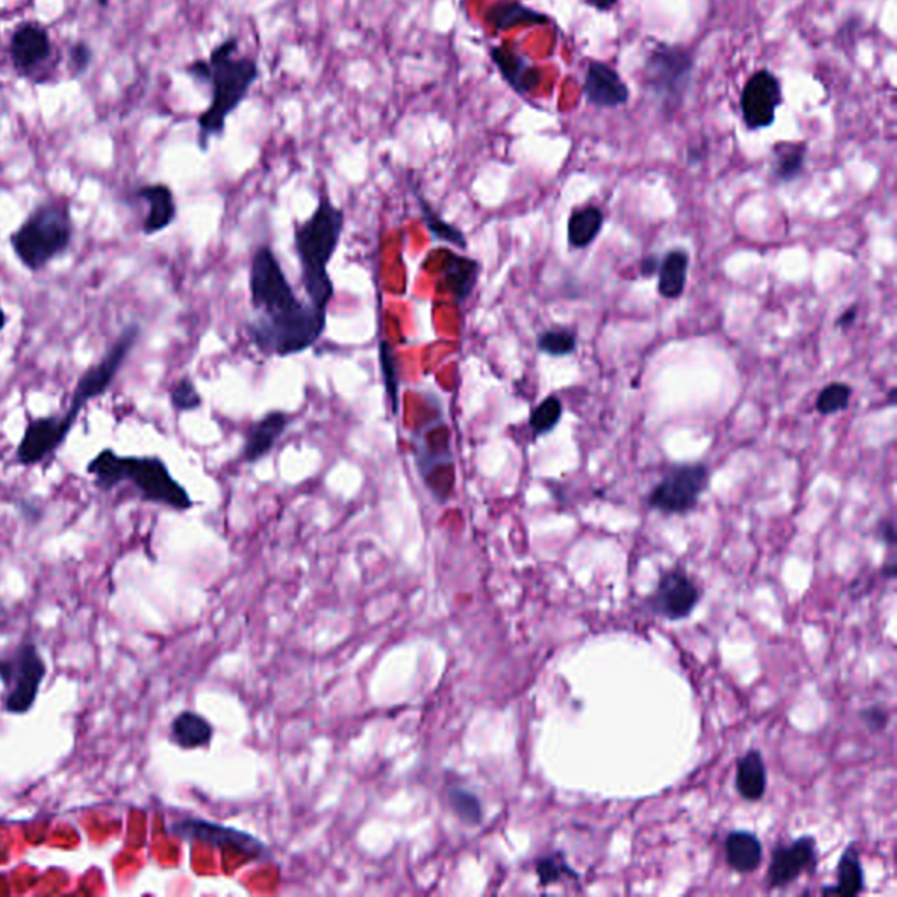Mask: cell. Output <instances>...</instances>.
I'll return each instance as SVG.
<instances>
[{
	"mask_svg": "<svg viewBox=\"0 0 897 897\" xmlns=\"http://www.w3.org/2000/svg\"><path fill=\"white\" fill-rule=\"evenodd\" d=\"M247 284L253 317L246 322V334L258 351L288 358L319 343L328 313L299 299L272 247H256Z\"/></svg>",
	"mask_w": 897,
	"mask_h": 897,
	"instance_id": "cell-1",
	"label": "cell"
},
{
	"mask_svg": "<svg viewBox=\"0 0 897 897\" xmlns=\"http://www.w3.org/2000/svg\"><path fill=\"white\" fill-rule=\"evenodd\" d=\"M141 332L143 329L139 323H131L123 328L122 334L117 335L105 355L79 375L72 396H70L69 407L64 414L29 419L25 431L18 444L16 452H14L20 467H37V464H46L55 460V455L66 444L82 408L91 404L93 400L102 399L113 388L120 370L123 369V365L128 360L135 344L139 340Z\"/></svg>",
	"mask_w": 897,
	"mask_h": 897,
	"instance_id": "cell-2",
	"label": "cell"
},
{
	"mask_svg": "<svg viewBox=\"0 0 897 897\" xmlns=\"http://www.w3.org/2000/svg\"><path fill=\"white\" fill-rule=\"evenodd\" d=\"M187 75L197 85H204L211 93V102L197 120L199 146L208 152L211 141L222 137L228 117L246 102L253 87L260 78L256 58L240 53V40L228 35L216 44L208 58H197L187 67Z\"/></svg>",
	"mask_w": 897,
	"mask_h": 897,
	"instance_id": "cell-3",
	"label": "cell"
},
{
	"mask_svg": "<svg viewBox=\"0 0 897 897\" xmlns=\"http://www.w3.org/2000/svg\"><path fill=\"white\" fill-rule=\"evenodd\" d=\"M93 486L102 493H113L131 486L141 502L153 503L176 512L193 508V498L169 467L158 456H122L111 447L97 452L87 464Z\"/></svg>",
	"mask_w": 897,
	"mask_h": 897,
	"instance_id": "cell-4",
	"label": "cell"
},
{
	"mask_svg": "<svg viewBox=\"0 0 897 897\" xmlns=\"http://www.w3.org/2000/svg\"><path fill=\"white\" fill-rule=\"evenodd\" d=\"M344 226L346 213L334 204L328 193H322L311 216L295 223L293 232L300 282L309 304L323 313H328L335 296L334 279L329 276L328 267L343 240Z\"/></svg>",
	"mask_w": 897,
	"mask_h": 897,
	"instance_id": "cell-5",
	"label": "cell"
},
{
	"mask_svg": "<svg viewBox=\"0 0 897 897\" xmlns=\"http://www.w3.org/2000/svg\"><path fill=\"white\" fill-rule=\"evenodd\" d=\"M75 237L76 225L69 204L46 200L9 235V246L23 269L40 273L69 251Z\"/></svg>",
	"mask_w": 897,
	"mask_h": 897,
	"instance_id": "cell-6",
	"label": "cell"
},
{
	"mask_svg": "<svg viewBox=\"0 0 897 897\" xmlns=\"http://www.w3.org/2000/svg\"><path fill=\"white\" fill-rule=\"evenodd\" d=\"M694 75V58L687 49L658 43L643 64L642 87L663 113L682 108Z\"/></svg>",
	"mask_w": 897,
	"mask_h": 897,
	"instance_id": "cell-7",
	"label": "cell"
},
{
	"mask_svg": "<svg viewBox=\"0 0 897 897\" xmlns=\"http://www.w3.org/2000/svg\"><path fill=\"white\" fill-rule=\"evenodd\" d=\"M48 664L32 638H25L9 658H0V682L4 694L0 705L5 714L25 716L34 708Z\"/></svg>",
	"mask_w": 897,
	"mask_h": 897,
	"instance_id": "cell-8",
	"label": "cell"
},
{
	"mask_svg": "<svg viewBox=\"0 0 897 897\" xmlns=\"http://www.w3.org/2000/svg\"><path fill=\"white\" fill-rule=\"evenodd\" d=\"M167 832L179 840L200 841V843L216 846V849L234 850L237 854L246 855L251 861H269L272 857L269 846L265 845L260 838L225 826V823L187 817V819L170 822Z\"/></svg>",
	"mask_w": 897,
	"mask_h": 897,
	"instance_id": "cell-9",
	"label": "cell"
},
{
	"mask_svg": "<svg viewBox=\"0 0 897 897\" xmlns=\"http://www.w3.org/2000/svg\"><path fill=\"white\" fill-rule=\"evenodd\" d=\"M707 486L708 470L705 464H681L670 470L652 490L649 505L668 516L687 514L698 505Z\"/></svg>",
	"mask_w": 897,
	"mask_h": 897,
	"instance_id": "cell-10",
	"label": "cell"
},
{
	"mask_svg": "<svg viewBox=\"0 0 897 897\" xmlns=\"http://www.w3.org/2000/svg\"><path fill=\"white\" fill-rule=\"evenodd\" d=\"M784 102L781 79L770 69L755 70L740 93L741 120L749 131H764L775 123L776 111Z\"/></svg>",
	"mask_w": 897,
	"mask_h": 897,
	"instance_id": "cell-11",
	"label": "cell"
},
{
	"mask_svg": "<svg viewBox=\"0 0 897 897\" xmlns=\"http://www.w3.org/2000/svg\"><path fill=\"white\" fill-rule=\"evenodd\" d=\"M698 602V585L684 572L672 570L661 576L654 594L649 598V607L658 616L681 620L693 614Z\"/></svg>",
	"mask_w": 897,
	"mask_h": 897,
	"instance_id": "cell-12",
	"label": "cell"
},
{
	"mask_svg": "<svg viewBox=\"0 0 897 897\" xmlns=\"http://www.w3.org/2000/svg\"><path fill=\"white\" fill-rule=\"evenodd\" d=\"M816 866L817 845L814 838H799L791 845L778 846L773 852L772 864L767 870V887L770 889L787 887L805 873L814 872Z\"/></svg>",
	"mask_w": 897,
	"mask_h": 897,
	"instance_id": "cell-13",
	"label": "cell"
},
{
	"mask_svg": "<svg viewBox=\"0 0 897 897\" xmlns=\"http://www.w3.org/2000/svg\"><path fill=\"white\" fill-rule=\"evenodd\" d=\"M291 425V414L284 411H269L247 426L244 435L240 460L247 464L260 463L265 460L279 440L284 437Z\"/></svg>",
	"mask_w": 897,
	"mask_h": 897,
	"instance_id": "cell-14",
	"label": "cell"
},
{
	"mask_svg": "<svg viewBox=\"0 0 897 897\" xmlns=\"http://www.w3.org/2000/svg\"><path fill=\"white\" fill-rule=\"evenodd\" d=\"M582 91L585 102L596 109H617L629 102L628 85L605 61L591 60L587 64Z\"/></svg>",
	"mask_w": 897,
	"mask_h": 897,
	"instance_id": "cell-15",
	"label": "cell"
},
{
	"mask_svg": "<svg viewBox=\"0 0 897 897\" xmlns=\"http://www.w3.org/2000/svg\"><path fill=\"white\" fill-rule=\"evenodd\" d=\"M132 199L141 200L148 208L143 225H141V232L148 237L167 231L178 217V202L173 197L172 188L167 187L164 182H153V184L135 188L132 191Z\"/></svg>",
	"mask_w": 897,
	"mask_h": 897,
	"instance_id": "cell-16",
	"label": "cell"
},
{
	"mask_svg": "<svg viewBox=\"0 0 897 897\" xmlns=\"http://www.w3.org/2000/svg\"><path fill=\"white\" fill-rule=\"evenodd\" d=\"M490 58L503 81L507 82L511 90L516 91L517 96H529L542 78L540 69H537L525 55H520L507 44L491 46Z\"/></svg>",
	"mask_w": 897,
	"mask_h": 897,
	"instance_id": "cell-17",
	"label": "cell"
},
{
	"mask_svg": "<svg viewBox=\"0 0 897 897\" xmlns=\"http://www.w3.org/2000/svg\"><path fill=\"white\" fill-rule=\"evenodd\" d=\"M11 57L20 70H35L52 57L48 32L35 23H23L11 41Z\"/></svg>",
	"mask_w": 897,
	"mask_h": 897,
	"instance_id": "cell-18",
	"label": "cell"
},
{
	"mask_svg": "<svg viewBox=\"0 0 897 897\" xmlns=\"http://www.w3.org/2000/svg\"><path fill=\"white\" fill-rule=\"evenodd\" d=\"M446 260H444V284L447 291L451 293L458 307H463L469 302L470 296L473 295V290L478 287L479 278H481L482 265L481 261L470 256L460 255V253L444 251Z\"/></svg>",
	"mask_w": 897,
	"mask_h": 897,
	"instance_id": "cell-19",
	"label": "cell"
},
{
	"mask_svg": "<svg viewBox=\"0 0 897 897\" xmlns=\"http://www.w3.org/2000/svg\"><path fill=\"white\" fill-rule=\"evenodd\" d=\"M169 738L173 745L182 750L205 749L213 741L214 728L204 716L184 710L172 720Z\"/></svg>",
	"mask_w": 897,
	"mask_h": 897,
	"instance_id": "cell-20",
	"label": "cell"
},
{
	"mask_svg": "<svg viewBox=\"0 0 897 897\" xmlns=\"http://www.w3.org/2000/svg\"><path fill=\"white\" fill-rule=\"evenodd\" d=\"M486 22L496 32H507L517 26H540L551 22L547 14L523 4L520 0H500L491 5Z\"/></svg>",
	"mask_w": 897,
	"mask_h": 897,
	"instance_id": "cell-21",
	"label": "cell"
},
{
	"mask_svg": "<svg viewBox=\"0 0 897 897\" xmlns=\"http://www.w3.org/2000/svg\"><path fill=\"white\" fill-rule=\"evenodd\" d=\"M726 861L738 873H752L763 863V845L754 832H729L725 843Z\"/></svg>",
	"mask_w": 897,
	"mask_h": 897,
	"instance_id": "cell-22",
	"label": "cell"
},
{
	"mask_svg": "<svg viewBox=\"0 0 897 897\" xmlns=\"http://www.w3.org/2000/svg\"><path fill=\"white\" fill-rule=\"evenodd\" d=\"M767 773L759 750H749L737 764V791L747 801H759L766 794Z\"/></svg>",
	"mask_w": 897,
	"mask_h": 897,
	"instance_id": "cell-23",
	"label": "cell"
},
{
	"mask_svg": "<svg viewBox=\"0 0 897 897\" xmlns=\"http://www.w3.org/2000/svg\"><path fill=\"white\" fill-rule=\"evenodd\" d=\"M412 191H414V195H416L421 220H423L426 228H428L431 239H434L435 243L449 244V246L464 251V249L469 247V240H467V235L463 234L460 226L446 222L442 214L438 213L437 209L429 204V200H426V197L423 195L417 188H414Z\"/></svg>",
	"mask_w": 897,
	"mask_h": 897,
	"instance_id": "cell-24",
	"label": "cell"
},
{
	"mask_svg": "<svg viewBox=\"0 0 897 897\" xmlns=\"http://www.w3.org/2000/svg\"><path fill=\"white\" fill-rule=\"evenodd\" d=\"M689 269V256L682 249L668 253L659 265L658 290L664 299H679L684 293Z\"/></svg>",
	"mask_w": 897,
	"mask_h": 897,
	"instance_id": "cell-25",
	"label": "cell"
},
{
	"mask_svg": "<svg viewBox=\"0 0 897 897\" xmlns=\"http://www.w3.org/2000/svg\"><path fill=\"white\" fill-rule=\"evenodd\" d=\"M864 890V872L857 850L850 845L845 854L841 855L838 863L837 885L823 889V894H837V896L854 897Z\"/></svg>",
	"mask_w": 897,
	"mask_h": 897,
	"instance_id": "cell-26",
	"label": "cell"
},
{
	"mask_svg": "<svg viewBox=\"0 0 897 897\" xmlns=\"http://www.w3.org/2000/svg\"><path fill=\"white\" fill-rule=\"evenodd\" d=\"M603 226V213L594 205L576 209L569 220V243L575 249L593 244Z\"/></svg>",
	"mask_w": 897,
	"mask_h": 897,
	"instance_id": "cell-27",
	"label": "cell"
},
{
	"mask_svg": "<svg viewBox=\"0 0 897 897\" xmlns=\"http://www.w3.org/2000/svg\"><path fill=\"white\" fill-rule=\"evenodd\" d=\"M447 805L451 808L456 819L469 828H478L484 820L481 799L460 785H451L446 793Z\"/></svg>",
	"mask_w": 897,
	"mask_h": 897,
	"instance_id": "cell-28",
	"label": "cell"
},
{
	"mask_svg": "<svg viewBox=\"0 0 897 897\" xmlns=\"http://www.w3.org/2000/svg\"><path fill=\"white\" fill-rule=\"evenodd\" d=\"M378 361L379 372H381L382 384H384V391H386L391 414L396 416L400 408L399 363H396L393 347H391V344L384 340V338H381L378 344Z\"/></svg>",
	"mask_w": 897,
	"mask_h": 897,
	"instance_id": "cell-29",
	"label": "cell"
},
{
	"mask_svg": "<svg viewBox=\"0 0 897 897\" xmlns=\"http://www.w3.org/2000/svg\"><path fill=\"white\" fill-rule=\"evenodd\" d=\"M807 161V144H778L775 148L773 178L791 182L801 176Z\"/></svg>",
	"mask_w": 897,
	"mask_h": 897,
	"instance_id": "cell-30",
	"label": "cell"
},
{
	"mask_svg": "<svg viewBox=\"0 0 897 897\" xmlns=\"http://www.w3.org/2000/svg\"><path fill=\"white\" fill-rule=\"evenodd\" d=\"M169 402L173 412L187 414V412L200 411L204 405V396L200 395L199 388L190 375H182L170 386Z\"/></svg>",
	"mask_w": 897,
	"mask_h": 897,
	"instance_id": "cell-31",
	"label": "cell"
},
{
	"mask_svg": "<svg viewBox=\"0 0 897 897\" xmlns=\"http://www.w3.org/2000/svg\"><path fill=\"white\" fill-rule=\"evenodd\" d=\"M561 414H563V405H561L560 400L556 399V396H549L531 412L529 428L537 437L551 434L552 429L560 423Z\"/></svg>",
	"mask_w": 897,
	"mask_h": 897,
	"instance_id": "cell-32",
	"label": "cell"
},
{
	"mask_svg": "<svg viewBox=\"0 0 897 897\" xmlns=\"http://www.w3.org/2000/svg\"><path fill=\"white\" fill-rule=\"evenodd\" d=\"M537 346L546 355L561 358V356H569L575 351L576 335L567 328L547 329L538 337Z\"/></svg>",
	"mask_w": 897,
	"mask_h": 897,
	"instance_id": "cell-33",
	"label": "cell"
},
{
	"mask_svg": "<svg viewBox=\"0 0 897 897\" xmlns=\"http://www.w3.org/2000/svg\"><path fill=\"white\" fill-rule=\"evenodd\" d=\"M852 399V388L845 382H832L820 391L817 399V411L823 416H832L837 412L845 411Z\"/></svg>",
	"mask_w": 897,
	"mask_h": 897,
	"instance_id": "cell-34",
	"label": "cell"
},
{
	"mask_svg": "<svg viewBox=\"0 0 897 897\" xmlns=\"http://www.w3.org/2000/svg\"><path fill=\"white\" fill-rule=\"evenodd\" d=\"M535 870H537L540 885L556 884V882H560L564 876L576 878V873L567 864L563 854L546 855V857L538 859Z\"/></svg>",
	"mask_w": 897,
	"mask_h": 897,
	"instance_id": "cell-35",
	"label": "cell"
},
{
	"mask_svg": "<svg viewBox=\"0 0 897 897\" xmlns=\"http://www.w3.org/2000/svg\"><path fill=\"white\" fill-rule=\"evenodd\" d=\"M91 60H93V53H91L90 46H88L87 43H78L70 48V66H72V70H75L76 75L87 72Z\"/></svg>",
	"mask_w": 897,
	"mask_h": 897,
	"instance_id": "cell-36",
	"label": "cell"
},
{
	"mask_svg": "<svg viewBox=\"0 0 897 897\" xmlns=\"http://www.w3.org/2000/svg\"><path fill=\"white\" fill-rule=\"evenodd\" d=\"M861 719H863L864 725H866L867 729H872V731H882L887 726V720H889V716H887V711L881 707H873L867 708L861 714Z\"/></svg>",
	"mask_w": 897,
	"mask_h": 897,
	"instance_id": "cell-37",
	"label": "cell"
},
{
	"mask_svg": "<svg viewBox=\"0 0 897 897\" xmlns=\"http://www.w3.org/2000/svg\"><path fill=\"white\" fill-rule=\"evenodd\" d=\"M658 270L659 260L658 258H655V256H649V258H646V260H643L642 264L643 276H647V278H651V276H654V273L658 272Z\"/></svg>",
	"mask_w": 897,
	"mask_h": 897,
	"instance_id": "cell-38",
	"label": "cell"
},
{
	"mask_svg": "<svg viewBox=\"0 0 897 897\" xmlns=\"http://www.w3.org/2000/svg\"><path fill=\"white\" fill-rule=\"evenodd\" d=\"M881 531L885 542L889 543V546L896 543V529H894L893 523H884V525L881 526Z\"/></svg>",
	"mask_w": 897,
	"mask_h": 897,
	"instance_id": "cell-39",
	"label": "cell"
},
{
	"mask_svg": "<svg viewBox=\"0 0 897 897\" xmlns=\"http://www.w3.org/2000/svg\"><path fill=\"white\" fill-rule=\"evenodd\" d=\"M855 317H857V309L850 307L849 311L843 313V316L838 319L837 325L841 326V328H846V326H850L855 322Z\"/></svg>",
	"mask_w": 897,
	"mask_h": 897,
	"instance_id": "cell-40",
	"label": "cell"
},
{
	"mask_svg": "<svg viewBox=\"0 0 897 897\" xmlns=\"http://www.w3.org/2000/svg\"><path fill=\"white\" fill-rule=\"evenodd\" d=\"M587 2L598 11H610V9L616 8L619 0H587Z\"/></svg>",
	"mask_w": 897,
	"mask_h": 897,
	"instance_id": "cell-41",
	"label": "cell"
},
{
	"mask_svg": "<svg viewBox=\"0 0 897 897\" xmlns=\"http://www.w3.org/2000/svg\"><path fill=\"white\" fill-rule=\"evenodd\" d=\"M5 325H8V314H5L2 302H0V334L4 332Z\"/></svg>",
	"mask_w": 897,
	"mask_h": 897,
	"instance_id": "cell-42",
	"label": "cell"
}]
</instances>
